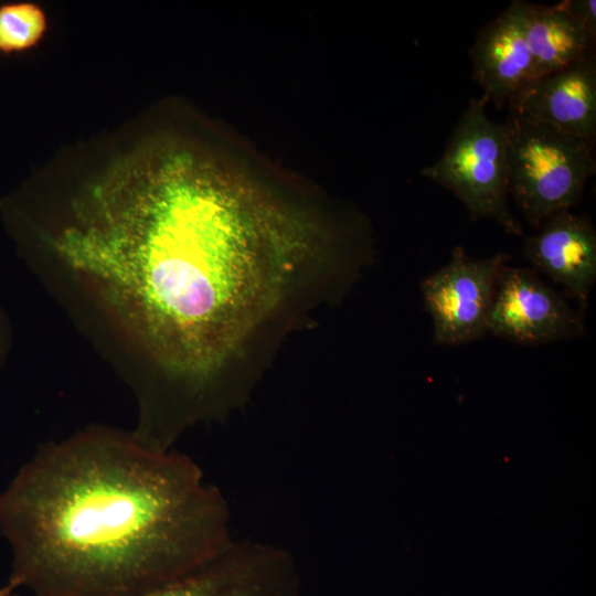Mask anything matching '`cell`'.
<instances>
[{
	"instance_id": "cell-1",
	"label": "cell",
	"mask_w": 596,
	"mask_h": 596,
	"mask_svg": "<svg viewBox=\"0 0 596 596\" xmlns=\"http://www.w3.org/2000/svg\"><path fill=\"white\" fill-rule=\"evenodd\" d=\"M134 126L81 169L55 226L32 232L153 356L141 389L187 415L244 386L228 359L273 317L311 256L310 236L209 153Z\"/></svg>"
},
{
	"instance_id": "cell-2",
	"label": "cell",
	"mask_w": 596,
	"mask_h": 596,
	"mask_svg": "<svg viewBox=\"0 0 596 596\" xmlns=\"http://www.w3.org/2000/svg\"><path fill=\"white\" fill-rule=\"evenodd\" d=\"M8 581L34 596H141L233 540L200 465L135 432L94 425L41 445L0 490Z\"/></svg>"
},
{
	"instance_id": "cell-3",
	"label": "cell",
	"mask_w": 596,
	"mask_h": 596,
	"mask_svg": "<svg viewBox=\"0 0 596 596\" xmlns=\"http://www.w3.org/2000/svg\"><path fill=\"white\" fill-rule=\"evenodd\" d=\"M505 124L509 195L538 230L582 201L596 168L595 142L512 113Z\"/></svg>"
},
{
	"instance_id": "cell-4",
	"label": "cell",
	"mask_w": 596,
	"mask_h": 596,
	"mask_svg": "<svg viewBox=\"0 0 596 596\" xmlns=\"http://www.w3.org/2000/svg\"><path fill=\"white\" fill-rule=\"evenodd\" d=\"M487 103L482 96L470 99L439 159L421 173L450 191L471 220L490 219L522 236L509 203L508 126L487 116Z\"/></svg>"
},
{
	"instance_id": "cell-5",
	"label": "cell",
	"mask_w": 596,
	"mask_h": 596,
	"mask_svg": "<svg viewBox=\"0 0 596 596\" xmlns=\"http://www.w3.org/2000/svg\"><path fill=\"white\" fill-rule=\"evenodd\" d=\"M508 256L473 258L456 246L449 260L425 277L421 291L438 345H460L483 338L499 276Z\"/></svg>"
},
{
	"instance_id": "cell-6",
	"label": "cell",
	"mask_w": 596,
	"mask_h": 596,
	"mask_svg": "<svg viewBox=\"0 0 596 596\" xmlns=\"http://www.w3.org/2000/svg\"><path fill=\"white\" fill-rule=\"evenodd\" d=\"M141 596H302V583L287 549L234 539L200 567Z\"/></svg>"
},
{
	"instance_id": "cell-7",
	"label": "cell",
	"mask_w": 596,
	"mask_h": 596,
	"mask_svg": "<svg viewBox=\"0 0 596 596\" xmlns=\"http://www.w3.org/2000/svg\"><path fill=\"white\" fill-rule=\"evenodd\" d=\"M582 313L533 268L507 264L498 279L488 333L522 345L572 340L586 332Z\"/></svg>"
},
{
	"instance_id": "cell-8",
	"label": "cell",
	"mask_w": 596,
	"mask_h": 596,
	"mask_svg": "<svg viewBox=\"0 0 596 596\" xmlns=\"http://www.w3.org/2000/svg\"><path fill=\"white\" fill-rule=\"evenodd\" d=\"M538 230L524 240V257L536 273L561 285L583 312L596 281V231L590 219L561 211Z\"/></svg>"
},
{
	"instance_id": "cell-9",
	"label": "cell",
	"mask_w": 596,
	"mask_h": 596,
	"mask_svg": "<svg viewBox=\"0 0 596 596\" xmlns=\"http://www.w3.org/2000/svg\"><path fill=\"white\" fill-rule=\"evenodd\" d=\"M508 107L509 113L595 142L596 55L532 81Z\"/></svg>"
},
{
	"instance_id": "cell-10",
	"label": "cell",
	"mask_w": 596,
	"mask_h": 596,
	"mask_svg": "<svg viewBox=\"0 0 596 596\" xmlns=\"http://www.w3.org/2000/svg\"><path fill=\"white\" fill-rule=\"evenodd\" d=\"M523 1L514 0L481 28L469 51L472 78L482 97L497 108L508 104L534 81L533 60L525 40Z\"/></svg>"
},
{
	"instance_id": "cell-11",
	"label": "cell",
	"mask_w": 596,
	"mask_h": 596,
	"mask_svg": "<svg viewBox=\"0 0 596 596\" xmlns=\"http://www.w3.org/2000/svg\"><path fill=\"white\" fill-rule=\"evenodd\" d=\"M525 40L533 60L534 79L595 54L596 33L556 3H522Z\"/></svg>"
},
{
	"instance_id": "cell-12",
	"label": "cell",
	"mask_w": 596,
	"mask_h": 596,
	"mask_svg": "<svg viewBox=\"0 0 596 596\" xmlns=\"http://www.w3.org/2000/svg\"><path fill=\"white\" fill-rule=\"evenodd\" d=\"M49 19L43 7L33 1L0 4V53L18 54L32 50L44 39Z\"/></svg>"
},
{
	"instance_id": "cell-13",
	"label": "cell",
	"mask_w": 596,
	"mask_h": 596,
	"mask_svg": "<svg viewBox=\"0 0 596 596\" xmlns=\"http://www.w3.org/2000/svg\"><path fill=\"white\" fill-rule=\"evenodd\" d=\"M556 4L589 31L596 33L595 0H563Z\"/></svg>"
},
{
	"instance_id": "cell-14",
	"label": "cell",
	"mask_w": 596,
	"mask_h": 596,
	"mask_svg": "<svg viewBox=\"0 0 596 596\" xmlns=\"http://www.w3.org/2000/svg\"><path fill=\"white\" fill-rule=\"evenodd\" d=\"M11 341V329L8 317L0 308V369L8 354Z\"/></svg>"
},
{
	"instance_id": "cell-15",
	"label": "cell",
	"mask_w": 596,
	"mask_h": 596,
	"mask_svg": "<svg viewBox=\"0 0 596 596\" xmlns=\"http://www.w3.org/2000/svg\"><path fill=\"white\" fill-rule=\"evenodd\" d=\"M17 589L18 588L8 581L6 585L0 587V596H14Z\"/></svg>"
}]
</instances>
